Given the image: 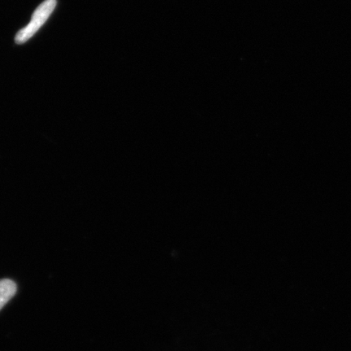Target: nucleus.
Segmentation results:
<instances>
[{
	"label": "nucleus",
	"mask_w": 351,
	"mask_h": 351,
	"mask_svg": "<svg viewBox=\"0 0 351 351\" xmlns=\"http://www.w3.org/2000/svg\"><path fill=\"white\" fill-rule=\"evenodd\" d=\"M56 6V0H45L33 13L32 21L23 29L19 30L15 37L17 44L27 42L45 23Z\"/></svg>",
	"instance_id": "nucleus-1"
},
{
	"label": "nucleus",
	"mask_w": 351,
	"mask_h": 351,
	"mask_svg": "<svg viewBox=\"0 0 351 351\" xmlns=\"http://www.w3.org/2000/svg\"><path fill=\"white\" fill-rule=\"evenodd\" d=\"M16 284L10 279L0 280V310L15 296Z\"/></svg>",
	"instance_id": "nucleus-2"
}]
</instances>
